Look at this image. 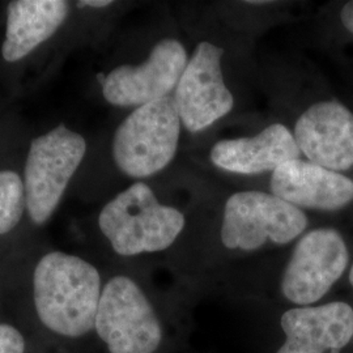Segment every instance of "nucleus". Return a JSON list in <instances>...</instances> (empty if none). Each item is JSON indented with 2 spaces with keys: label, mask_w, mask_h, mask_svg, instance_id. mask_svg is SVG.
Here are the masks:
<instances>
[{
  "label": "nucleus",
  "mask_w": 353,
  "mask_h": 353,
  "mask_svg": "<svg viewBox=\"0 0 353 353\" xmlns=\"http://www.w3.org/2000/svg\"><path fill=\"white\" fill-rule=\"evenodd\" d=\"M101 278L80 256L52 252L42 256L33 275L39 321L58 335L80 338L94 328L101 299Z\"/></svg>",
  "instance_id": "obj_1"
},
{
  "label": "nucleus",
  "mask_w": 353,
  "mask_h": 353,
  "mask_svg": "<svg viewBox=\"0 0 353 353\" xmlns=\"http://www.w3.org/2000/svg\"><path fill=\"white\" fill-rule=\"evenodd\" d=\"M185 224V214L159 202L143 182L118 194L99 217L102 234L122 256L163 252L174 243Z\"/></svg>",
  "instance_id": "obj_2"
},
{
  "label": "nucleus",
  "mask_w": 353,
  "mask_h": 353,
  "mask_svg": "<svg viewBox=\"0 0 353 353\" xmlns=\"http://www.w3.org/2000/svg\"><path fill=\"white\" fill-rule=\"evenodd\" d=\"M181 128L182 122L172 96L137 108L114 134V163L131 178L160 173L176 157Z\"/></svg>",
  "instance_id": "obj_3"
},
{
  "label": "nucleus",
  "mask_w": 353,
  "mask_h": 353,
  "mask_svg": "<svg viewBox=\"0 0 353 353\" xmlns=\"http://www.w3.org/2000/svg\"><path fill=\"white\" fill-rule=\"evenodd\" d=\"M303 210L272 194L240 191L225 202L221 241L230 250L252 252L267 242L287 245L307 228Z\"/></svg>",
  "instance_id": "obj_4"
},
{
  "label": "nucleus",
  "mask_w": 353,
  "mask_h": 353,
  "mask_svg": "<svg viewBox=\"0 0 353 353\" xmlns=\"http://www.w3.org/2000/svg\"><path fill=\"white\" fill-rule=\"evenodd\" d=\"M85 152V139L64 125L32 141L24 186L28 214L38 225L46 223L57 210Z\"/></svg>",
  "instance_id": "obj_5"
},
{
  "label": "nucleus",
  "mask_w": 353,
  "mask_h": 353,
  "mask_svg": "<svg viewBox=\"0 0 353 353\" xmlns=\"http://www.w3.org/2000/svg\"><path fill=\"white\" fill-rule=\"evenodd\" d=\"M351 262L350 246L336 228H316L297 242L281 278V292L290 303L312 306L345 275Z\"/></svg>",
  "instance_id": "obj_6"
},
{
  "label": "nucleus",
  "mask_w": 353,
  "mask_h": 353,
  "mask_svg": "<svg viewBox=\"0 0 353 353\" xmlns=\"http://www.w3.org/2000/svg\"><path fill=\"white\" fill-rule=\"evenodd\" d=\"M94 328L110 353H153L163 338L151 303L127 276L110 279L103 287Z\"/></svg>",
  "instance_id": "obj_7"
},
{
  "label": "nucleus",
  "mask_w": 353,
  "mask_h": 353,
  "mask_svg": "<svg viewBox=\"0 0 353 353\" xmlns=\"http://www.w3.org/2000/svg\"><path fill=\"white\" fill-rule=\"evenodd\" d=\"M223 54L212 42H199L176 84L173 97L182 126L189 132L204 131L234 106L223 75Z\"/></svg>",
  "instance_id": "obj_8"
},
{
  "label": "nucleus",
  "mask_w": 353,
  "mask_h": 353,
  "mask_svg": "<svg viewBox=\"0 0 353 353\" xmlns=\"http://www.w3.org/2000/svg\"><path fill=\"white\" fill-rule=\"evenodd\" d=\"M188 51L176 38H164L143 63L125 64L105 77L102 94L119 108H140L170 96L188 64Z\"/></svg>",
  "instance_id": "obj_9"
},
{
  "label": "nucleus",
  "mask_w": 353,
  "mask_h": 353,
  "mask_svg": "<svg viewBox=\"0 0 353 353\" xmlns=\"http://www.w3.org/2000/svg\"><path fill=\"white\" fill-rule=\"evenodd\" d=\"M307 161L345 174L353 169V112L335 99L312 103L293 130Z\"/></svg>",
  "instance_id": "obj_10"
},
{
  "label": "nucleus",
  "mask_w": 353,
  "mask_h": 353,
  "mask_svg": "<svg viewBox=\"0 0 353 353\" xmlns=\"http://www.w3.org/2000/svg\"><path fill=\"white\" fill-rule=\"evenodd\" d=\"M271 194L300 210L338 212L353 203V179L307 160L280 165L271 176Z\"/></svg>",
  "instance_id": "obj_11"
},
{
  "label": "nucleus",
  "mask_w": 353,
  "mask_h": 353,
  "mask_svg": "<svg viewBox=\"0 0 353 353\" xmlns=\"http://www.w3.org/2000/svg\"><path fill=\"white\" fill-rule=\"evenodd\" d=\"M301 156L293 132L283 123H271L250 138L219 140L210 152L214 166L241 176L274 172Z\"/></svg>",
  "instance_id": "obj_12"
},
{
  "label": "nucleus",
  "mask_w": 353,
  "mask_h": 353,
  "mask_svg": "<svg viewBox=\"0 0 353 353\" xmlns=\"http://www.w3.org/2000/svg\"><path fill=\"white\" fill-rule=\"evenodd\" d=\"M285 341L310 353H341L353 341V307L345 301L300 306L281 316Z\"/></svg>",
  "instance_id": "obj_13"
},
{
  "label": "nucleus",
  "mask_w": 353,
  "mask_h": 353,
  "mask_svg": "<svg viewBox=\"0 0 353 353\" xmlns=\"http://www.w3.org/2000/svg\"><path fill=\"white\" fill-rule=\"evenodd\" d=\"M68 8L63 0L11 1L7 8L3 58L13 63L36 50L63 24Z\"/></svg>",
  "instance_id": "obj_14"
},
{
  "label": "nucleus",
  "mask_w": 353,
  "mask_h": 353,
  "mask_svg": "<svg viewBox=\"0 0 353 353\" xmlns=\"http://www.w3.org/2000/svg\"><path fill=\"white\" fill-rule=\"evenodd\" d=\"M26 208L24 181L12 170H0V236L20 223Z\"/></svg>",
  "instance_id": "obj_15"
},
{
  "label": "nucleus",
  "mask_w": 353,
  "mask_h": 353,
  "mask_svg": "<svg viewBox=\"0 0 353 353\" xmlns=\"http://www.w3.org/2000/svg\"><path fill=\"white\" fill-rule=\"evenodd\" d=\"M26 341L21 332L7 323H0V353H24Z\"/></svg>",
  "instance_id": "obj_16"
},
{
  "label": "nucleus",
  "mask_w": 353,
  "mask_h": 353,
  "mask_svg": "<svg viewBox=\"0 0 353 353\" xmlns=\"http://www.w3.org/2000/svg\"><path fill=\"white\" fill-rule=\"evenodd\" d=\"M339 19L344 30L353 36V0H350L341 6Z\"/></svg>",
  "instance_id": "obj_17"
},
{
  "label": "nucleus",
  "mask_w": 353,
  "mask_h": 353,
  "mask_svg": "<svg viewBox=\"0 0 353 353\" xmlns=\"http://www.w3.org/2000/svg\"><path fill=\"white\" fill-rule=\"evenodd\" d=\"M80 7H92V8H103L108 6H112V0H85V1H79L77 3Z\"/></svg>",
  "instance_id": "obj_18"
},
{
  "label": "nucleus",
  "mask_w": 353,
  "mask_h": 353,
  "mask_svg": "<svg viewBox=\"0 0 353 353\" xmlns=\"http://www.w3.org/2000/svg\"><path fill=\"white\" fill-rule=\"evenodd\" d=\"M278 353H310V352H305V351H301V350H297V348H294V347H290L288 345L287 343H284L281 347H280V350H279Z\"/></svg>",
  "instance_id": "obj_19"
},
{
  "label": "nucleus",
  "mask_w": 353,
  "mask_h": 353,
  "mask_svg": "<svg viewBox=\"0 0 353 353\" xmlns=\"http://www.w3.org/2000/svg\"><path fill=\"white\" fill-rule=\"evenodd\" d=\"M348 283H350V285H351V288L353 290V259L352 262H351V265H350V270H348Z\"/></svg>",
  "instance_id": "obj_20"
},
{
  "label": "nucleus",
  "mask_w": 353,
  "mask_h": 353,
  "mask_svg": "<svg viewBox=\"0 0 353 353\" xmlns=\"http://www.w3.org/2000/svg\"><path fill=\"white\" fill-rule=\"evenodd\" d=\"M248 4H252V6H256V4H259V6H265V4H272V1H246Z\"/></svg>",
  "instance_id": "obj_21"
}]
</instances>
